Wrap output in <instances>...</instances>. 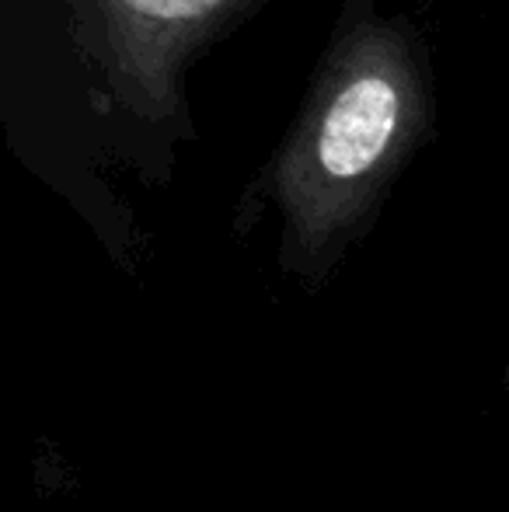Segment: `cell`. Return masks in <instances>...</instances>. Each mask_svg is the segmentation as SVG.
Here are the masks:
<instances>
[{
    "mask_svg": "<svg viewBox=\"0 0 509 512\" xmlns=\"http://www.w3.org/2000/svg\"><path fill=\"white\" fill-rule=\"evenodd\" d=\"M116 91L140 108H164L178 63L238 0H98Z\"/></svg>",
    "mask_w": 509,
    "mask_h": 512,
    "instance_id": "7a4b0ae2",
    "label": "cell"
},
{
    "mask_svg": "<svg viewBox=\"0 0 509 512\" xmlns=\"http://www.w3.org/2000/svg\"><path fill=\"white\" fill-rule=\"evenodd\" d=\"M422 88L408 46L363 28L328 63L276 168L293 265H321L374 206L419 126Z\"/></svg>",
    "mask_w": 509,
    "mask_h": 512,
    "instance_id": "6da1fadb",
    "label": "cell"
}]
</instances>
